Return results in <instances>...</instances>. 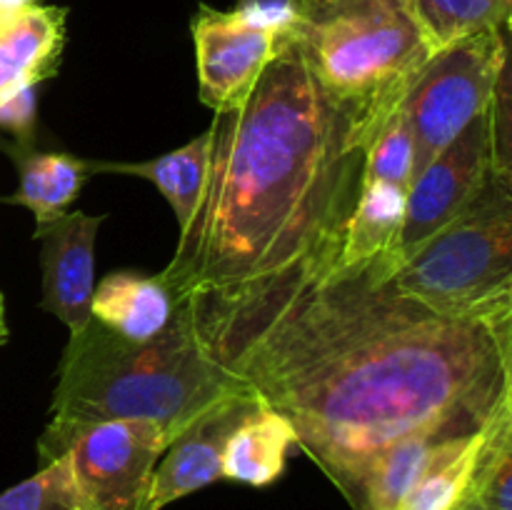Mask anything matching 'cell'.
Segmentation results:
<instances>
[{
  "label": "cell",
  "mask_w": 512,
  "mask_h": 510,
  "mask_svg": "<svg viewBox=\"0 0 512 510\" xmlns=\"http://www.w3.org/2000/svg\"><path fill=\"white\" fill-rule=\"evenodd\" d=\"M398 268L335 263L193 320L208 358L293 425L348 500L398 440L473 435L512 400V328L425 308Z\"/></svg>",
  "instance_id": "obj_1"
},
{
  "label": "cell",
  "mask_w": 512,
  "mask_h": 510,
  "mask_svg": "<svg viewBox=\"0 0 512 510\" xmlns=\"http://www.w3.org/2000/svg\"><path fill=\"white\" fill-rule=\"evenodd\" d=\"M208 133L203 193L158 273L190 320L338 263L365 170L285 25L245 103L215 113Z\"/></svg>",
  "instance_id": "obj_2"
},
{
  "label": "cell",
  "mask_w": 512,
  "mask_h": 510,
  "mask_svg": "<svg viewBox=\"0 0 512 510\" xmlns=\"http://www.w3.org/2000/svg\"><path fill=\"white\" fill-rule=\"evenodd\" d=\"M248 385L225 373L198 343L193 320L175 305L168 328L135 343L90 320L70 335L58 368L40 465L58 458L70 433L105 420H150L173 440L198 415Z\"/></svg>",
  "instance_id": "obj_3"
},
{
  "label": "cell",
  "mask_w": 512,
  "mask_h": 510,
  "mask_svg": "<svg viewBox=\"0 0 512 510\" xmlns=\"http://www.w3.org/2000/svg\"><path fill=\"white\" fill-rule=\"evenodd\" d=\"M283 25L365 153L435 53L410 0H288Z\"/></svg>",
  "instance_id": "obj_4"
},
{
  "label": "cell",
  "mask_w": 512,
  "mask_h": 510,
  "mask_svg": "<svg viewBox=\"0 0 512 510\" xmlns=\"http://www.w3.org/2000/svg\"><path fill=\"white\" fill-rule=\"evenodd\" d=\"M393 280L435 313L512 328V175L490 168L478 195Z\"/></svg>",
  "instance_id": "obj_5"
},
{
  "label": "cell",
  "mask_w": 512,
  "mask_h": 510,
  "mask_svg": "<svg viewBox=\"0 0 512 510\" xmlns=\"http://www.w3.org/2000/svg\"><path fill=\"white\" fill-rule=\"evenodd\" d=\"M510 25L435 50L403 110L413 130V183L478 115L488 110L495 83L510 63Z\"/></svg>",
  "instance_id": "obj_6"
},
{
  "label": "cell",
  "mask_w": 512,
  "mask_h": 510,
  "mask_svg": "<svg viewBox=\"0 0 512 510\" xmlns=\"http://www.w3.org/2000/svg\"><path fill=\"white\" fill-rule=\"evenodd\" d=\"M168 445L158 423L105 420L70 433L58 458H68L80 510H140Z\"/></svg>",
  "instance_id": "obj_7"
},
{
  "label": "cell",
  "mask_w": 512,
  "mask_h": 510,
  "mask_svg": "<svg viewBox=\"0 0 512 510\" xmlns=\"http://www.w3.org/2000/svg\"><path fill=\"white\" fill-rule=\"evenodd\" d=\"M285 18L265 20L250 10H215L200 5L190 23L198 58L200 100L213 113L245 103L275 53Z\"/></svg>",
  "instance_id": "obj_8"
},
{
  "label": "cell",
  "mask_w": 512,
  "mask_h": 510,
  "mask_svg": "<svg viewBox=\"0 0 512 510\" xmlns=\"http://www.w3.org/2000/svg\"><path fill=\"white\" fill-rule=\"evenodd\" d=\"M490 168L493 138L485 110L405 190V223L400 233L403 263L478 195Z\"/></svg>",
  "instance_id": "obj_9"
},
{
  "label": "cell",
  "mask_w": 512,
  "mask_h": 510,
  "mask_svg": "<svg viewBox=\"0 0 512 510\" xmlns=\"http://www.w3.org/2000/svg\"><path fill=\"white\" fill-rule=\"evenodd\" d=\"M258 395L238 390L210 405L180 435L170 440L150 478L140 510H163L165 505L223 480V450L235 425L255 405Z\"/></svg>",
  "instance_id": "obj_10"
},
{
  "label": "cell",
  "mask_w": 512,
  "mask_h": 510,
  "mask_svg": "<svg viewBox=\"0 0 512 510\" xmlns=\"http://www.w3.org/2000/svg\"><path fill=\"white\" fill-rule=\"evenodd\" d=\"M105 215L65 213L50 223L35 225L43 243V308L80 333L93 320L90 300L95 288V238Z\"/></svg>",
  "instance_id": "obj_11"
},
{
  "label": "cell",
  "mask_w": 512,
  "mask_h": 510,
  "mask_svg": "<svg viewBox=\"0 0 512 510\" xmlns=\"http://www.w3.org/2000/svg\"><path fill=\"white\" fill-rule=\"evenodd\" d=\"M65 18L68 10L58 5H33L0 25V100L55 75L65 45Z\"/></svg>",
  "instance_id": "obj_12"
},
{
  "label": "cell",
  "mask_w": 512,
  "mask_h": 510,
  "mask_svg": "<svg viewBox=\"0 0 512 510\" xmlns=\"http://www.w3.org/2000/svg\"><path fill=\"white\" fill-rule=\"evenodd\" d=\"M90 315L120 338L145 343L168 328L175 305L158 275L145 278L120 270L110 273L98 288H93Z\"/></svg>",
  "instance_id": "obj_13"
},
{
  "label": "cell",
  "mask_w": 512,
  "mask_h": 510,
  "mask_svg": "<svg viewBox=\"0 0 512 510\" xmlns=\"http://www.w3.org/2000/svg\"><path fill=\"white\" fill-rule=\"evenodd\" d=\"M293 445V425L258 398L225 443L223 478L265 488L283 475Z\"/></svg>",
  "instance_id": "obj_14"
},
{
  "label": "cell",
  "mask_w": 512,
  "mask_h": 510,
  "mask_svg": "<svg viewBox=\"0 0 512 510\" xmlns=\"http://www.w3.org/2000/svg\"><path fill=\"white\" fill-rule=\"evenodd\" d=\"M405 223V188L385 180H363L358 205L345 230L338 263L358 265L400 258V233Z\"/></svg>",
  "instance_id": "obj_15"
},
{
  "label": "cell",
  "mask_w": 512,
  "mask_h": 510,
  "mask_svg": "<svg viewBox=\"0 0 512 510\" xmlns=\"http://www.w3.org/2000/svg\"><path fill=\"white\" fill-rule=\"evenodd\" d=\"M20 185L8 203H18L35 215V225L50 223L68 213L85 180L93 175L90 160L65 153H38L28 145L13 150Z\"/></svg>",
  "instance_id": "obj_16"
},
{
  "label": "cell",
  "mask_w": 512,
  "mask_h": 510,
  "mask_svg": "<svg viewBox=\"0 0 512 510\" xmlns=\"http://www.w3.org/2000/svg\"><path fill=\"white\" fill-rule=\"evenodd\" d=\"M208 155L210 133L205 130L188 145L155 160H143V163H98V160H90V165H93V173H125L150 180L165 195V200L173 208L175 220H178V228L183 230L193 218V210L198 205L200 193H203Z\"/></svg>",
  "instance_id": "obj_17"
},
{
  "label": "cell",
  "mask_w": 512,
  "mask_h": 510,
  "mask_svg": "<svg viewBox=\"0 0 512 510\" xmlns=\"http://www.w3.org/2000/svg\"><path fill=\"white\" fill-rule=\"evenodd\" d=\"M448 435L418 433L398 440L385 453L375 458L368 473L360 480L358 490L348 500L353 510H400L405 495L413 490L423 470L428 468L435 448Z\"/></svg>",
  "instance_id": "obj_18"
},
{
  "label": "cell",
  "mask_w": 512,
  "mask_h": 510,
  "mask_svg": "<svg viewBox=\"0 0 512 510\" xmlns=\"http://www.w3.org/2000/svg\"><path fill=\"white\" fill-rule=\"evenodd\" d=\"M455 510H512V400L485 423L468 490Z\"/></svg>",
  "instance_id": "obj_19"
},
{
  "label": "cell",
  "mask_w": 512,
  "mask_h": 510,
  "mask_svg": "<svg viewBox=\"0 0 512 510\" xmlns=\"http://www.w3.org/2000/svg\"><path fill=\"white\" fill-rule=\"evenodd\" d=\"M485 428V425H483ZM483 428L473 435L448 438L435 448L428 468L418 478L400 510H455L468 490L475 458L483 443Z\"/></svg>",
  "instance_id": "obj_20"
},
{
  "label": "cell",
  "mask_w": 512,
  "mask_h": 510,
  "mask_svg": "<svg viewBox=\"0 0 512 510\" xmlns=\"http://www.w3.org/2000/svg\"><path fill=\"white\" fill-rule=\"evenodd\" d=\"M433 50L510 25L512 0H410Z\"/></svg>",
  "instance_id": "obj_21"
},
{
  "label": "cell",
  "mask_w": 512,
  "mask_h": 510,
  "mask_svg": "<svg viewBox=\"0 0 512 510\" xmlns=\"http://www.w3.org/2000/svg\"><path fill=\"white\" fill-rule=\"evenodd\" d=\"M0 510H80L68 458L40 465L38 473L0 493Z\"/></svg>",
  "instance_id": "obj_22"
},
{
  "label": "cell",
  "mask_w": 512,
  "mask_h": 510,
  "mask_svg": "<svg viewBox=\"0 0 512 510\" xmlns=\"http://www.w3.org/2000/svg\"><path fill=\"white\" fill-rule=\"evenodd\" d=\"M410 178H413V130L403 105H398L365 153L363 180H385L408 190Z\"/></svg>",
  "instance_id": "obj_23"
},
{
  "label": "cell",
  "mask_w": 512,
  "mask_h": 510,
  "mask_svg": "<svg viewBox=\"0 0 512 510\" xmlns=\"http://www.w3.org/2000/svg\"><path fill=\"white\" fill-rule=\"evenodd\" d=\"M35 88L38 85L18 88L15 93L5 95L0 100V128L18 135L23 145H30V135H33L35 128V113H38V95H35Z\"/></svg>",
  "instance_id": "obj_24"
},
{
  "label": "cell",
  "mask_w": 512,
  "mask_h": 510,
  "mask_svg": "<svg viewBox=\"0 0 512 510\" xmlns=\"http://www.w3.org/2000/svg\"><path fill=\"white\" fill-rule=\"evenodd\" d=\"M33 5L35 0H0V25L10 23V20L18 18L20 13L33 8Z\"/></svg>",
  "instance_id": "obj_25"
},
{
  "label": "cell",
  "mask_w": 512,
  "mask_h": 510,
  "mask_svg": "<svg viewBox=\"0 0 512 510\" xmlns=\"http://www.w3.org/2000/svg\"><path fill=\"white\" fill-rule=\"evenodd\" d=\"M8 340V325H5V305H3V295H0V345Z\"/></svg>",
  "instance_id": "obj_26"
}]
</instances>
